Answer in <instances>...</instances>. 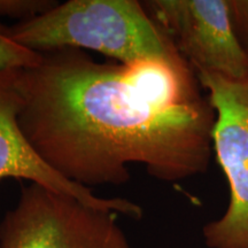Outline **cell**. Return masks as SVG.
Wrapping results in <instances>:
<instances>
[{"label":"cell","instance_id":"6da1fadb","mask_svg":"<svg viewBox=\"0 0 248 248\" xmlns=\"http://www.w3.org/2000/svg\"><path fill=\"white\" fill-rule=\"evenodd\" d=\"M202 90L179 53L121 64L61 48L23 68L18 122L43 160L75 184H125L133 163L175 183L203 173L212 159L216 113Z\"/></svg>","mask_w":248,"mask_h":248},{"label":"cell","instance_id":"7a4b0ae2","mask_svg":"<svg viewBox=\"0 0 248 248\" xmlns=\"http://www.w3.org/2000/svg\"><path fill=\"white\" fill-rule=\"evenodd\" d=\"M9 33L17 44L37 53L91 49L121 64L178 54L137 0H69L16 23Z\"/></svg>","mask_w":248,"mask_h":248},{"label":"cell","instance_id":"3957f363","mask_svg":"<svg viewBox=\"0 0 248 248\" xmlns=\"http://www.w3.org/2000/svg\"><path fill=\"white\" fill-rule=\"evenodd\" d=\"M116 217L31 183L0 222V248H130Z\"/></svg>","mask_w":248,"mask_h":248},{"label":"cell","instance_id":"277c9868","mask_svg":"<svg viewBox=\"0 0 248 248\" xmlns=\"http://www.w3.org/2000/svg\"><path fill=\"white\" fill-rule=\"evenodd\" d=\"M216 113L213 148L230 190L221 218L203 226L209 248H248V77L198 71Z\"/></svg>","mask_w":248,"mask_h":248},{"label":"cell","instance_id":"5b68a950","mask_svg":"<svg viewBox=\"0 0 248 248\" xmlns=\"http://www.w3.org/2000/svg\"><path fill=\"white\" fill-rule=\"evenodd\" d=\"M142 5L195 73L248 77V52L234 28L230 0H150Z\"/></svg>","mask_w":248,"mask_h":248},{"label":"cell","instance_id":"8992f818","mask_svg":"<svg viewBox=\"0 0 248 248\" xmlns=\"http://www.w3.org/2000/svg\"><path fill=\"white\" fill-rule=\"evenodd\" d=\"M23 68L0 69V181L26 179L57 193L66 194L86 206L140 219V206L122 198H99L84 186L75 184L49 167L30 144L20 126L23 106Z\"/></svg>","mask_w":248,"mask_h":248},{"label":"cell","instance_id":"52a82bcc","mask_svg":"<svg viewBox=\"0 0 248 248\" xmlns=\"http://www.w3.org/2000/svg\"><path fill=\"white\" fill-rule=\"evenodd\" d=\"M42 53L17 44L11 37L9 28L0 23V69L29 68L39 63Z\"/></svg>","mask_w":248,"mask_h":248},{"label":"cell","instance_id":"ba28073f","mask_svg":"<svg viewBox=\"0 0 248 248\" xmlns=\"http://www.w3.org/2000/svg\"><path fill=\"white\" fill-rule=\"evenodd\" d=\"M58 4L52 0H0V15L24 22L45 14Z\"/></svg>","mask_w":248,"mask_h":248},{"label":"cell","instance_id":"9c48e42d","mask_svg":"<svg viewBox=\"0 0 248 248\" xmlns=\"http://www.w3.org/2000/svg\"><path fill=\"white\" fill-rule=\"evenodd\" d=\"M230 6L238 37L248 52V0H230Z\"/></svg>","mask_w":248,"mask_h":248}]
</instances>
